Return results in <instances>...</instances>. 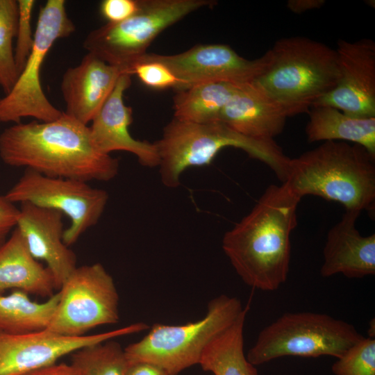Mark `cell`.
I'll return each mask as SVG.
<instances>
[{
    "label": "cell",
    "mask_w": 375,
    "mask_h": 375,
    "mask_svg": "<svg viewBox=\"0 0 375 375\" xmlns=\"http://www.w3.org/2000/svg\"><path fill=\"white\" fill-rule=\"evenodd\" d=\"M243 84L207 82L177 90L174 118L197 124L217 122L226 104Z\"/></svg>",
    "instance_id": "603a6c76"
},
{
    "label": "cell",
    "mask_w": 375,
    "mask_h": 375,
    "mask_svg": "<svg viewBox=\"0 0 375 375\" xmlns=\"http://www.w3.org/2000/svg\"><path fill=\"white\" fill-rule=\"evenodd\" d=\"M211 0H141L139 10L118 23H107L91 31L83 48L109 65L128 74L154 39L165 29Z\"/></svg>",
    "instance_id": "ba28073f"
},
{
    "label": "cell",
    "mask_w": 375,
    "mask_h": 375,
    "mask_svg": "<svg viewBox=\"0 0 375 375\" xmlns=\"http://www.w3.org/2000/svg\"><path fill=\"white\" fill-rule=\"evenodd\" d=\"M141 6V0H103L100 12L107 23H118L135 14Z\"/></svg>",
    "instance_id": "f546056e"
},
{
    "label": "cell",
    "mask_w": 375,
    "mask_h": 375,
    "mask_svg": "<svg viewBox=\"0 0 375 375\" xmlns=\"http://www.w3.org/2000/svg\"><path fill=\"white\" fill-rule=\"evenodd\" d=\"M155 143L160 157L161 181L171 188L180 185V176L185 169L210 165L226 147L240 149L249 157L262 162L282 183L286 179L290 160L275 141L249 138L219 121L197 124L174 118Z\"/></svg>",
    "instance_id": "5b68a950"
},
{
    "label": "cell",
    "mask_w": 375,
    "mask_h": 375,
    "mask_svg": "<svg viewBox=\"0 0 375 375\" xmlns=\"http://www.w3.org/2000/svg\"><path fill=\"white\" fill-rule=\"evenodd\" d=\"M240 299H211L204 317L181 325L155 324L140 340L124 348L128 362H147L172 375L199 363L206 347L243 312Z\"/></svg>",
    "instance_id": "8992f818"
},
{
    "label": "cell",
    "mask_w": 375,
    "mask_h": 375,
    "mask_svg": "<svg viewBox=\"0 0 375 375\" xmlns=\"http://www.w3.org/2000/svg\"><path fill=\"white\" fill-rule=\"evenodd\" d=\"M300 200L284 183L270 185L251 211L225 233L223 251L247 285L274 291L286 281Z\"/></svg>",
    "instance_id": "7a4b0ae2"
},
{
    "label": "cell",
    "mask_w": 375,
    "mask_h": 375,
    "mask_svg": "<svg viewBox=\"0 0 375 375\" xmlns=\"http://www.w3.org/2000/svg\"><path fill=\"white\" fill-rule=\"evenodd\" d=\"M324 0H289L288 8L294 13L301 14L308 10L319 9L325 4Z\"/></svg>",
    "instance_id": "836d02e7"
},
{
    "label": "cell",
    "mask_w": 375,
    "mask_h": 375,
    "mask_svg": "<svg viewBox=\"0 0 375 375\" xmlns=\"http://www.w3.org/2000/svg\"><path fill=\"white\" fill-rule=\"evenodd\" d=\"M360 213L346 211L328 232L320 269L323 277L341 274L360 278L375 274V234L363 236L356 228Z\"/></svg>",
    "instance_id": "ac0fdd59"
},
{
    "label": "cell",
    "mask_w": 375,
    "mask_h": 375,
    "mask_svg": "<svg viewBox=\"0 0 375 375\" xmlns=\"http://www.w3.org/2000/svg\"><path fill=\"white\" fill-rule=\"evenodd\" d=\"M22 375H81L71 363L64 362L49 365Z\"/></svg>",
    "instance_id": "1f68e13d"
},
{
    "label": "cell",
    "mask_w": 375,
    "mask_h": 375,
    "mask_svg": "<svg viewBox=\"0 0 375 375\" xmlns=\"http://www.w3.org/2000/svg\"><path fill=\"white\" fill-rule=\"evenodd\" d=\"M128 74L137 76L144 85L153 89L173 88L177 91L186 88L183 81L165 65L157 61L140 58L131 67Z\"/></svg>",
    "instance_id": "83f0119b"
},
{
    "label": "cell",
    "mask_w": 375,
    "mask_h": 375,
    "mask_svg": "<svg viewBox=\"0 0 375 375\" xmlns=\"http://www.w3.org/2000/svg\"><path fill=\"white\" fill-rule=\"evenodd\" d=\"M142 322L105 333L81 337L60 335L48 331L24 334H10L0 331V375H22L34 369L51 365L79 349L137 333L147 330Z\"/></svg>",
    "instance_id": "4fadbf2b"
},
{
    "label": "cell",
    "mask_w": 375,
    "mask_h": 375,
    "mask_svg": "<svg viewBox=\"0 0 375 375\" xmlns=\"http://www.w3.org/2000/svg\"><path fill=\"white\" fill-rule=\"evenodd\" d=\"M131 85V76L123 74L90 127L92 140L102 153L124 151L135 155L145 167L159 165L160 157L155 142L138 140L129 133L133 110L124 102V92Z\"/></svg>",
    "instance_id": "2e32d148"
},
{
    "label": "cell",
    "mask_w": 375,
    "mask_h": 375,
    "mask_svg": "<svg viewBox=\"0 0 375 375\" xmlns=\"http://www.w3.org/2000/svg\"><path fill=\"white\" fill-rule=\"evenodd\" d=\"M5 197L15 204L28 202L65 215L71 221L63 233L68 247L98 222L108 200L106 191L88 182L50 177L30 169H26Z\"/></svg>",
    "instance_id": "8fae6325"
},
{
    "label": "cell",
    "mask_w": 375,
    "mask_h": 375,
    "mask_svg": "<svg viewBox=\"0 0 375 375\" xmlns=\"http://www.w3.org/2000/svg\"><path fill=\"white\" fill-rule=\"evenodd\" d=\"M124 73L88 53L81 62L62 75L60 90L66 104L64 112L79 122H91Z\"/></svg>",
    "instance_id": "e0dca14e"
},
{
    "label": "cell",
    "mask_w": 375,
    "mask_h": 375,
    "mask_svg": "<svg viewBox=\"0 0 375 375\" xmlns=\"http://www.w3.org/2000/svg\"><path fill=\"white\" fill-rule=\"evenodd\" d=\"M141 58L162 63L188 88L207 82H252L268 68L272 53L269 49L260 58L248 60L228 45L211 44L197 45L174 55L147 53Z\"/></svg>",
    "instance_id": "7c38bea8"
},
{
    "label": "cell",
    "mask_w": 375,
    "mask_h": 375,
    "mask_svg": "<svg viewBox=\"0 0 375 375\" xmlns=\"http://www.w3.org/2000/svg\"><path fill=\"white\" fill-rule=\"evenodd\" d=\"M266 71L253 81L288 117L308 112L336 86L340 69L335 49L301 36L283 38L270 49Z\"/></svg>",
    "instance_id": "277c9868"
},
{
    "label": "cell",
    "mask_w": 375,
    "mask_h": 375,
    "mask_svg": "<svg viewBox=\"0 0 375 375\" xmlns=\"http://www.w3.org/2000/svg\"><path fill=\"white\" fill-rule=\"evenodd\" d=\"M70 363L81 375H126L129 365L124 349L112 339L74 351Z\"/></svg>",
    "instance_id": "d4e9b609"
},
{
    "label": "cell",
    "mask_w": 375,
    "mask_h": 375,
    "mask_svg": "<svg viewBox=\"0 0 375 375\" xmlns=\"http://www.w3.org/2000/svg\"><path fill=\"white\" fill-rule=\"evenodd\" d=\"M35 4V0H17L18 17L14 57L18 74L23 69L33 44L31 18Z\"/></svg>",
    "instance_id": "f1b7e54d"
},
{
    "label": "cell",
    "mask_w": 375,
    "mask_h": 375,
    "mask_svg": "<svg viewBox=\"0 0 375 375\" xmlns=\"http://www.w3.org/2000/svg\"><path fill=\"white\" fill-rule=\"evenodd\" d=\"M288 117L253 81L240 86L223 108L219 121L249 138L274 141Z\"/></svg>",
    "instance_id": "d6986e66"
},
{
    "label": "cell",
    "mask_w": 375,
    "mask_h": 375,
    "mask_svg": "<svg viewBox=\"0 0 375 375\" xmlns=\"http://www.w3.org/2000/svg\"><path fill=\"white\" fill-rule=\"evenodd\" d=\"M301 199L320 197L346 211L372 210L375 201V157L363 147L326 141L290 158L283 182Z\"/></svg>",
    "instance_id": "3957f363"
},
{
    "label": "cell",
    "mask_w": 375,
    "mask_h": 375,
    "mask_svg": "<svg viewBox=\"0 0 375 375\" xmlns=\"http://www.w3.org/2000/svg\"><path fill=\"white\" fill-rule=\"evenodd\" d=\"M310 110L306 127L308 142H351L375 157V117H352L328 106H315Z\"/></svg>",
    "instance_id": "44dd1931"
},
{
    "label": "cell",
    "mask_w": 375,
    "mask_h": 375,
    "mask_svg": "<svg viewBox=\"0 0 375 375\" xmlns=\"http://www.w3.org/2000/svg\"><path fill=\"white\" fill-rule=\"evenodd\" d=\"M337 359L335 375H375V338L364 337Z\"/></svg>",
    "instance_id": "4316f807"
},
{
    "label": "cell",
    "mask_w": 375,
    "mask_h": 375,
    "mask_svg": "<svg viewBox=\"0 0 375 375\" xmlns=\"http://www.w3.org/2000/svg\"><path fill=\"white\" fill-rule=\"evenodd\" d=\"M20 204L15 227L31 255L46 262L59 290L77 267L75 253L63 241L62 214L28 202Z\"/></svg>",
    "instance_id": "9a60e30c"
},
{
    "label": "cell",
    "mask_w": 375,
    "mask_h": 375,
    "mask_svg": "<svg viewBox=\"0 0 375 375\" xmlns=\"http://www.w3.org/2000/svg\"><path fill=\"white\" fill-rule=\"evenodd\" d=\"M335 50L338 82L312 106H331L355 117H375V42L368 38L339 40Z\"/></svg>",
    "instance_id": "5bb4252c"
},
{
    "label": "cell",
    "mask_w": 375,
    "mask_h": 375,
    "mask_svg": "<svg viewBox=\"0 0 375 375\" xmlns=\"http://www.w3.org/2000/svg\"><path fill=\"white\" fill-rule=\"evenodd\" d=\"M10 289L48 298L57 290L52 273L31 255L16 227L0 247V294Z\"/></svg>",
    "instance_id": "ffe728a7"
},
{
    "label": "cell",
    "mask_w": 375,
    "mask_h": 375,
    "mask_svg": "<svg viewBox=\"0 0 375 375\" xmlns=\"http://www.w3.org/2000/svg\"><path fill=\"white\" fill-rule=\"evenodd\" d=\"M248 308L204 349L199 365L214 375H258L244 353V326Z\"/></svg>",
    "instance_id": "7402d4cb"
},
{
    "label": "cell",
    "mask_w": 375,
    "mask_h": 375,
    "mask_svg": "<svg viewBox=\"0 0 375 375\" xmlns=\"http://www.w3.org/2000/svg\"><path fill=\"white\" fill-rule=\"evenodd\" d=\"M24 292L0 294V331L10 334L38 332L47 328L59 300V292L44 302L32 301Z\"/></svg>",
    "instance_id": "cb8c5ba5"
},
{
    "label": "cell",
    "mask_w": 375,
    "mask_h": 375,
    "mask_svg": "<svg viewBox=\"0 0 375 375\" xmlns=\"http://www.w3.org/2000/svg\"><path fill=\"white\" fill-rule=\"evenodd\" d=\"M363 338L351 324L326 314L286 312L260 332L246 356L255 366L283 356L338 358Z\"/></svg>",
    "instance_id": "52a82bcc"
},
{
    "label": "cell",
    "mask_w": 375,
    "mask_h": 375,
    "mask_svg": "<svg viewBox=\"0 0 375 375\" xmlns=\"http://www.w3.org/2000/svg\"><path fill=\"white\" fill-rule=\"evenodd\" d=\"M58 292L59 300L46 331L81 337L96 327L119 320L115 281L100 263L76 267Z\"/></svg>",
    "instance_id": "30bf717a"
},
{
    "label": "cell",
    "mask_w": 375,
    "mask_h": 375,
    "mask_svg": "<svg viewBox=\"0 0 375 375\" xmlns=\"http://www.w3.org/2000/svg\"><path fill=\"white\" fill-rule=\"evenodd\" d=\"M18 17L17 1L0 0V87L8 94L17 78L13 40Z\"/></svg>",
    "instance_id": "484cf974"
},
{
    "label": "cell",
    "mask_w": 375,
    "mask_h": 375,
    "mask_svg": "<svg viewBox=\"0 0 375 375\" xmlns=\"http://www.w3.org/2000/svg\"><path fill=\"white\" fill-rule=\"evenodd\" d=\"M0 157L6 165L50 177L108 181L119 161L95 145L88 125L65 112L51 122L17 123L0 134Z\"/></svg>",
    "instance_id": "6da1fadb"
},
{
    "label": "cell",
    "mask_w": 375,
    "mask_h": 375,
    "mask_svg": "<svg viewBox=\"0 0 375 375\" xmlns=\"http://www.w3.org/2000/svg\"><path fill=\"white\" fill-rule=\"evenodd\" d=\"M126 375H172L165 369L147 362H129Z\"/></svg>",
    "instance_id": "d6a6232c"
},
{
    "label": "cell",
    "mask_w": 375,
    "mask_h": 375,
    "mask_svg": "<svg viewBox=\"0 0 375 375\" xmlns=\"http://www.w3.org/2000/svg\"><path fill=\"white\" fill-rule=\"evenodd\" d=\"M65 4V0H48L40 8L32 49L13 87L0 99V122L17 124L28 117L51 122L62 115L44 93L40 70L55 42L75 31Z\"/></svg>",
    "instance_id": "9c48e42d"
},
{
    "label": "cell",
    "mask_w": 375,
    "mask_h": 375,
    "mask_svg": "<svg viewBox=\"0 0 375 375\" xmlns=\"http://www.w3.org/2000/svg\"><path fill=\"white\" fill-rule=\"evenodd\" d=\"M19 208L5 196H0V247L6 241L8 233L15 228Z\"/></svg>",
    "instance_id": "4dcf8cb0"
}]
</instances>
